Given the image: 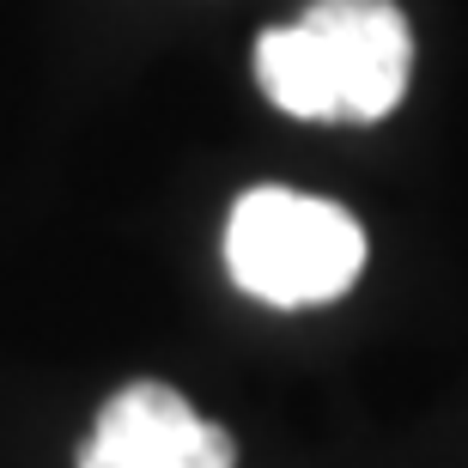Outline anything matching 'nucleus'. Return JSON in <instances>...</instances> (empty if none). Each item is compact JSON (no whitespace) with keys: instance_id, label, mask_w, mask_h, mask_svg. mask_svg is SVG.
I'll list each match as a JSON object with an SVG mask.
<instances>
[{"instance_id":"nucleus-1","label":"nucleus","mask_w":468,"mask_h":468,"mask_svg":"<svg viewBox=\"0 0 468 468\" xmlns=\"http://www.w3.org/2000/svg\"><path fill=\"white\" fill-rule=\"evenodd\" d=\"M414 73V31L396 0H316L256 37L268 104L298 122H383Z\"/></svg>"},{"instance_id":"nucleus-2","label":"nucleus","mask_w":468,"mask_h":468,"mask_svg":"<svg viewBox=\"0 0 468 468\" xmlns=\"http://www.w3.org/2000/svg\"><path fill=\"white\" fill-rule=\"evenodd\" d=\"M226 268L250 298L304 311L359 280L365 231L347 207L298 189H250L226 219Z\"/></svg>"},{"instance_id":"nucleus-3","label":"nucleus","mask_w":468,"mask_h":468,"mask_svg":"<svg viewBox=\"0 0 468 468\" xmlns=\"http://www.w3.org/2000/svg\"><path fill=\"white\" fill-rule=\"evenodd\" d=\"M80 468H238V444L176 396L171 383L140 378L104 401Z\"/></svg>"}]
</instances>
